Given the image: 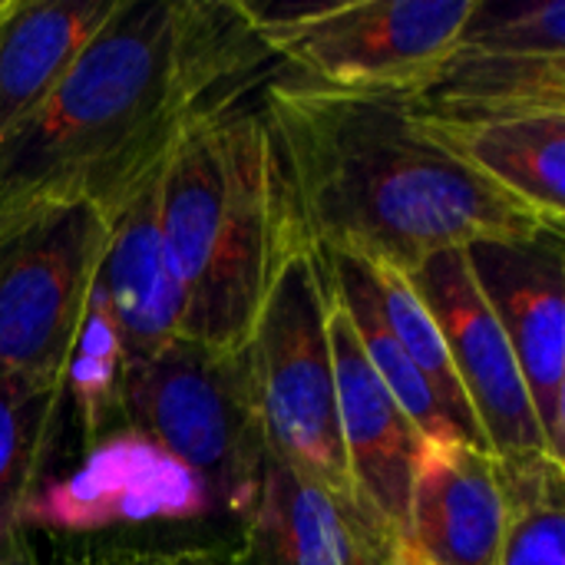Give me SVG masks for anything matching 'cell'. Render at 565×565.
<instances>
[{"label": "cell", "mask_w": 565, "mask_h": 565, "mask_svg": "<svg viewBox=\"0 0 565 565\" xmlns=\"http://www.w3.org/2000/svg\"><path fill=\"white\" fill-rule=\"evenodd\" d=\"M238 3L122 0L50 99L0 142V235L63 205L106 215L182 126L268 63Z\"/></svg>", "instance_id": "obj_1"}, {"label": "cell", "mask_w": 565, "mask_h": 565, "mask_svg": "<svg viewBox=\"0 0 565 565\" xmlns=\"http://www.w3.org/2000/svg\"><path fill=\"white\" fill-rule=\"evenodd\" d=\"M268 132L281 242L411 275L447 248L563 232L450 156L411 96L271 76Z\"/></svg>", "instance_id": "obj_2"}, {"label": "cell", "mask_w": 565, "mask_h": 565, "mask_svg": "<svg viewBox=\"0 0 565 565\" xmlns=\"http://www.w3.org/2000/svg\"><path fill=\"white\" fill-rule=\"evenodd\" d=\"M222 99L169 149L159 222L182 288V341L238 354L281 262V215L258 109Z\"/></svg>", "instance_id": "obj_3"}, {"label": "cell", "mask_w": 565, "mask_h": 565, "mask_svg": "<svg viewBox=\"0 0 565 565\" xmlns=\"http://www.w3.org/2000/svg\"><path fill=\"white\" fill-rule=\"evenodd\" d=\"M331 285L318 252L281 242L268 298L242 348L265 457L354 497L328 341Z\"/></svg>", "instance_id": "obj_4"}, {"label": "cell", "mask_w": 565, "mask_h": 565, "mask_svg": "<svg viewBox=\"0 0 565 565\" xmlns=\"http://www.w3.org/2000/svg\"><path fill=\"white\" fill-rule=\"evenodd\" d=\"M285 76L377 96H417L450 60L473 0L238 3Z\"/></svg>", "instance_id": "obj_5"}, {"label": "cell", "mask_w": 565, "mask_h": 565, "mask_svg": "<svg viewBox=\"0 0 565 565\" xmlns=\"http://www.w3.org/2000/svg\"><path fill=\"white\" fill-rule=\"evenodd\" d=\"M119 427L192 467L222 510L248 513L268 457L242 351L228 354L179 338L129 364L116 401Z\"/></svg>", "instance_id": "obj_6"}, {"label": "cell", "mask_w": 565, "mask_h": 565, "mask_svg": "<svg viewBox=\"0 0 565 565\" xmlns=\"http://www.w3.org/2000/svg\"><path fill=\"white\" fill-rule=\"evenodd\" d=\"M109 218L96 205L40 212L0 235V374L60 384Z\"/></svg>", "instance_id": "obj_7"}, {"label": "cell", "mask_w": 565, "mask_h": 565, "mask_svg": "<svg viewBox=\"0 0 565 565\" xmlns=\"http://www.w3.org/2000/svg\"><path fill=\"white\" fill-rule=\"evenodd\" d=\"M215 510L222 507L212 487L192 467L119 427L93 440L76 470L33 487L20 510V530L106 533L162 520H202Z\"/></svg>", "instance_id": "obj_8"}, {"label": "cell", "mask_w": 565, "mask_h": 565, "mask_svg": "<svg viewBox=\"0 0 565 565\" xmlns=\"http://www.w3.org/2000/svg\"><path fill=\"white\" fill-rule=\"evenodd\" d=\"M407 281L444 338L454 374L487 437L490 454L497 460L550 454L520 364L507 344L497 315L473 281L467 252H437L420 262L407 275Z\"/></svg>", "instance_id": "obj_9"}, {"label": "cell", "mask_w": 565, "mask_h": 565, "mask_svg": "<svg viewBox=\"0 0 565 565\" xmlns=\"http://www.w3.org/2000/svg\"><path fill=\"white\" fill-rule=\"evenodd\" d=\"M563 232L463 248L473 281L520 364L540 430L565 457V255Z\"/></svg>", "instance_id": "obj_10"}, {"label": "cell", "mask_w": 565, "mask_h": 565, "mask_svg": "<svg viewBox=\"0 0 565 565\" xmlns=\"http://www.w3.org/2000/svg\"><path fill=\"white\" fill-rule=\"evenodd\" d=\"M328 341L334 358L341 440L354 493L364 510L397 543H404L414 463L424 434L367 364L358 331L334 295L328 311Z\"/></svg>", "instance_id": "obj_11"}, {"label": "cell", "mask_w": 565, "mask_h": 565, "mask_svg": "<svg viewBox=\"0 0 565 565\" xmlns=\"http://www.w3.org/2000/svg\"><path fill=\"white\" fill-rule=\"evenodd\" d=\"M166 159L106 215L109 232L89 285V301L119 334L126 367L182 334V288L159 222Z\"/></svg>", "instance_id": "obj_12"}, {"label": "cell", "mask_w": 565, "mask_h": 565, "mask_svg": "<svg viewBox=\"0 0 565 565\" xmlns=\"http://www.w3.org/2000/svg\"><path fill=\"white\" fill-rule=\"evenodd\" d=\"M503 523L497 457L460 440H424L404 546L430 565H500Z\"/></svg>", "instance_id": "obj_13"}, {"label": "cell", "mask_w": 565, "mask_h": 565, "mask_svg": "<svg viewBox=\"0 0 565 565\" xmlns=\"http://www.w3.org/2000/svg\"><path fill=\"white\" fill-rule=\"evenodd\" d=\"M245 526L242 565H371L397 546L361 500L275 460H265Z\"/></svg>", "instance_id": "obj_14"}, {"label": "cell", "mask_w": 565, "mask_h": 565, "mask_svg": "<svg viewBox=\"0 0 565 565\" xmlns=\"http://www.w3.org/2000/svg\"><path fill=\"white\" fill-rule=\"evenodd\" d=\"M122 0H0V142L63 83Z\"/></svg>", "instance_id": "obj_15"}, {"label": "cell", "mask_w": 565, "mask_h": 565, "mask_svg": "<svg viewBox=\"0 0 565 565\" xmlns=\"http://www.w3.org/2000/svg\"><path fill=\"white\" fill-rule=\"evenodd\" d=\"M424 122L450 156L490 179L507 195L540 212L550 225L563 228L565 113L503 116L477 122Z\"/></svg>", "instance_id": "obj_16"}, {"label": "cell", "mask_w": 565, "mask_h": 565, "mask_svg": "<svg viewBox=\"0 0 565 565\" xmlns=\"http://www.w3.org/2000/svg\"><path fill=\"white\" fill-rule=\"evenodd\" d=\"M424 119L477 122L565 113V56H490L454 50L434 83L411 96Z\"/></svg>", "instance_id": "obj_17"}, {"label": "cell", "mask_w": 565, "mask_h": 565, "mask_svg": "<svg viewBox=\"0 0 565 565\" xmlns=\"http://www.w3.org/2000/svg\"><path fill=\"white\" fill-rule=\"evenodd\" d=\"M507 503L500 565H565V463L550 454L497 460Z\"/></svg>", "instance_id": "obj_18"}, {"label": "cell", "mask_w": 565, "mask_h": 565, "mask_svg": "<svg viewBox=\"0 0 565 565\" xmlns=\"http://www.w3.org/2000/svg\"><path fill=\"white\" fill-rule=\"evenodd\" d=\"M60 407V384L0 374V553L23 536L20 510L36 487V467Z\"/></svg>", "instance_id": "obj_19"}, {"label": "cell", "mask_w": 565, "mask_h": 565, "mask_svg": "<svg viewBox=\"0 0 565 565\" xmlns=\"http://www.w3.org/2000/svg\"><path fill=\"white\" fill-rule=\"evenodd\" d=\"M454 50L490 56H565V3L473 0Z\"/></svg>", "instance_id": "obj_20"}, {"label": "cell", "mask_w": 565, "mask_h": 565, "mask_svg": "<svg viewBox=\"0 0 565 565\" xmlns=\"http://www.w3.org/2000/svg\"><path fill=\"white\" fill-rule=\"evenodd\" d=\"M73 565H232L212 550H113Z\"/></svg>", "instance_id": "obj_21"}, {"label": "cell", "mask_w": 565, "mask_h": 565, "mask_svg": "<svg viewBox=\"0 0 565 565\" xmlns=\"http://www.w3.org/2000/svg\"><path fill=\"white\" fill-rule=\"evenodd\" d=\"M0 565H40V563H36L33 550L26 546V540H23V536H17V540L0 553Z\"/></svg>", "instance_id": "obj_22"}, {"label": "cell", "mask_w": 565, "mask_h": 565, "mask_svg": "<svg viewBox=\"0 0 565 565\" xmlns=\"http://www.w3.org/2000/svg\"><path fill=\"white\" fill-rule=\"evenodd\" d=\"M394 565H430V563H424L417 553H411L404 543H397V550H394Z\"/></svg>", "instance_id": "obj_23"}, {"label": "cell", "mask_w": 565, "mask_h": 565, "mask_svg": "<svg viewBox=\"0 0 565 565\" xmlns=\"http://www.w3.org/2000/svg\"><path fill=\"white\" fill-rule=\"evenodd\" d=\"M394 550H397V546H394ZM394 550H391V553H384V556H377L371 565H394Z\"/></svg>", "instance_id": "obj_24"}]
</instances>
